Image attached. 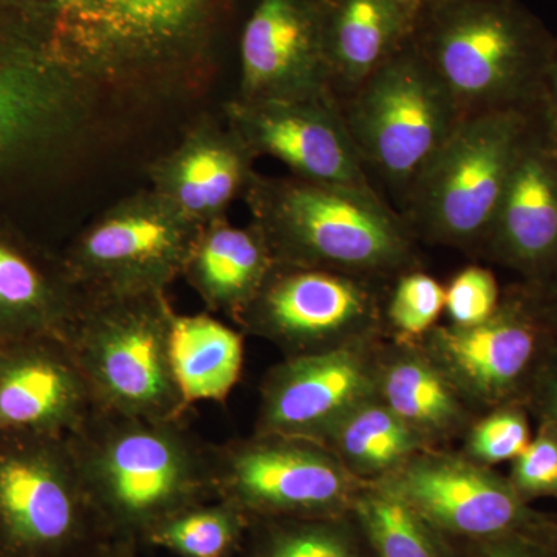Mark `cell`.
<instances>
[{
    "instance_id": "obj_1",
    "label": "cell",
    "mask_w": 557,
    "mask_h": 557,
    "mask_svg": "<svg viewBox=\"0 0 557 557\" xmlns=\"http://www.w3.org/2000/svg\"><path fill=\"white\" fill-rule=\"evenodd\" d=\"M226 0H0V32L95 90L174 83L207 58Z\"/></svg>"
},
{
    "instance_id": "obj_2",
    "label": "cell",
    "mask_w": 557,
    "mask_h": 557,
    "mask_svg": "<svg viewBox=\"0 0 557 557\" xmlns=\"http://www.w3.org/2000/svg\"><path fill=\"white\" fill-rule=\"evenodd\" d=\"M183 421L98 409L69 437L110 537L143 544L175 512L215 498L212 446L203 445Z\"/></svg>"
},
{
    "instance_id": "obj_3",
    "label": "cell",
    "mask_w": 557,
    "mask_h": 557,
    "mask_svg": "<svg viewBox=\"0 0 557 557\" xmlns=\"http://www.w3.org/2000/svg\"><path fill=\"white\" fill-rule=\"evenodd\" d=\"M244 200L277 263L370 281L412 269L416 234L379 190L256 172Z\"/></svg>"
},
{
    "instance_id": "obj_4",
    "label": "cell",
    "mask_w": 557,
    "mask_h": 557,
    "mask_svg": "<svg viewBox=\"0 0 557 557\" xmlns=\"http://www.w3.org/2000/svg\"><path fill=\"white\" fill-rule=\"evenodd\" d=\"M413 44L463 119L547 102L555 36L520 0H428Z\"/></svg>"
},
{
    "instance_id": "obj_5",
    "label": "cell",
    "mask_w": 557,
    "mask_h": 557,
    "mask_svg": "<svg viewBox=\"0 0 557 557\" xmlns=\"http://www.w3.org/2000/svg\"><path fill=\"white\" fill-rule=\"evenodd\" d=\"M544 109L494 110L461 119L403 203L401 215L416 237L480 249Z\"/></svg>"
},
{
    "instance_id": "obj_6",
    "label": "cell",
    "mask_w": 557,
    "mask_h": 557,
    "mask_svg": "<svg viewBox=\"0 0 557 557\" xmlns=\"http://www.w3.org/2000/svg\"><path fill=\"white\" fill-rule=\"evenodd\" d=\"M166 293L86 298L67 346L98 408L148 420H185L170 359Z\"/></svg>"
},
{
    "instance_id": "obj_7",
    "label": "cell",
    "mask_w": 557,
    "mask_h": 557,
    "mask_svg": "<svg viewBox=\"0 0 557 557\" xmlns=\"http://www.w3.org/2000/svg\"><path fill=\"white\" fill-rule=\"evenodd\" d=\"M110 541L69 438L0 432V557H95Z\"/></svg>"
},
{
    "instance_id": "obj_8",
    "label": "cell",
    "mask_w": 557,
    "mask_h": 557,
    "mask_svg": "<svg viewBox=\"0 0 557 557\" xmlns=\"http://www.w3.org/2000/svg\"><path fill=\"white\" fill-rule=\"evenodd\" d=\"M338 101L366 168L401 205L463 119L413 40Z\"/></svg>"
},
{
    "instance_id": "obj_9",
    "label": "cell",
    "mask_w": 557,
    "mask_h": 557,
    "mask_svg": "<svg viewBox=\"0 0 557 557\" xmlns=\"http://www.w3.org/2000/svg\"><path fill=\"white\" fill-rule=\"evenodd\" d=\"M100 91L0 32V188L46 177L83 146Z\"/></svg>"
},
{
    "instance_id": "obj_10",
    "label": "cell",
    "mask_w": 557,
    "mask_h": 557,
    "mask_svg": "<svg viewBox=\"0 0 557 557\" xmlns=\"http://www.w3.org/2000/svg\"><path fill=\"white\" fill-rule=\"evenodd\" d=\"M152 189L131 194L81 231L61 255L84 298L166 293L199 233Z\"/></svg>"
},
{
    "instance_id": "obj_11",
    "label": "cell",
    "mask_w": 557,
    "mask_h": 557,
    "mask_svg": "<svg viewBox=\"0 0 557 557\" xmlns=\"http://www.w3.org/2000/svg\"><path fill=\"white\" fill-rule=\"evenodd\" d=\"M556 343L555 322L525 282L502 296L496 313L482 324L429 330L428 355L461 397L494 410L525 406Z\"/></svg>"
},
{
    "instance_id": "obj_12",
    "label": "cell",
    "mask_w": 557,
    "mask_h": 557,
    "mask_svg": "<svg viewBox=\"0 0 557 557\" xmlns=\"http://www.w3.org/2000/svg\"><path fill=\"white\" fill-rule=\"evenodd\" d=\"M214 496L249 519H319L355 497L358 479L313 440L260 435L212 448Z\"/></svg>"
},
{
    "instance_id": "obj_13",
    "label": "cell",
    "mask_w": 557,
    "mask_h": 557,
    "mask_svg": "<svg viewBox=\"0 0 557 557\" xmlns=\"http://www.w3.org/2000/svg\"><path fill=\"white\" fill-rule=\"evenodd\" d=\"M380 319L370 278L276 262L237 324L298 357L364 341Z\"/></svg>"
},
{
    "instance_id": "obj_14",
    "label": "cell",
    "mask_w": 557,
    "mask_h": 557,
    "mask_svg": "<svg viewBox=\"0 0 557 557\" xmlns=\"http://www.w3.org/2000/svg\"><path fill=\"white\" fill-rule=\"evenodd\" d=\"M223 120L256 159L273 157L293 177L376 190L335 95L293 101L233 98L223 104Z\"/></svg>"
},
{
    "instance_id": "obj_15",
    "label": "cell",
    "mask_w": 557,
    "mask_h": 557,
    "mask_svg": "<svg viewBox=\"0 0 557 557\" xmlns=\"http://www.w3.org/2000/svg\"><path fill=\"white\" fill-rule=\"evenodd\" d=\"M364 341L287 357L260 391L256 434L321 443L361 403L376 397L379 364Z\"/></svg>"
},
{
    "instance_id": "obj_16",
    "label": "cell",
    "mask_w": 557,
    "mask_h": 557,
    "mask_svg": "<svg viewBox=\"0 0 557 557\" xmlns=\"http://www.w3.org/2000/svg\"><path fill=\"white\" fill-rule=\"evenodd\" d=\"M325 0H259L240 36L242 101L333 95L325 53Z\"/></svg>"
},
{
    "instance_id": "obj_17",
    "label": "cell",
    "mask_w": 557,
    "mask_h": 557,
    "mask_svg": "<svg viewBox=\"0 0 557 557\" xmlns=\"http://www.w3.org/2000/svg\"><path fill=\"white\" fill-rule=\"evenodd\" d=\"M375 482L408 502L435 530L491 539L530 523L527 502L509 480L469 457L418 453Z\"/></svg>"
},
{
    "instance_id": "obj_18",
    "label": "cell",
    "mask_w": 557,
    "mask_h": 557,
    "mask_svg": "<svg viewBox=\"0 0 557 557\" xmlns=\"http://www.w3.org/2000/svg\"><path fill=\"white\" fill-rule=\"evenodd\" d=\"M480 249L531 285L556 263L557 143L547 106L520 150Z\"/></svg>"
},
{
    "instance_id": "obj_19",
    "label": "cell",
    "mask_w": 557,
    "mask_h": 557,
    "mask_svg": "<svg viewBox=\"0 0 557 557\" xmlns=\"http://www.w3.org/2000/svg\"><path fill=\"white\" fill-rule=\"evenodd\" d=\"M98 408L67 343L30 338L0 344V432L72 437Z\"/></svg>"
},
{
    "instance_id": "obj_20",
    "label": "cell",
    "mask_w": 557,
    "mask_h": 557,
    "mask_svg": "<svg viewBox=\"0 0 557 557\" xmlns=\"http://www.w3.org/2000/svg\"><path fill=\"white\" fill-rule=\"evenodd\" d=\"M255 153L225 120L207 116L148 166L150 189L193 225L226 218L256 175Z\"/></svg>"
},
{
    "instance_id": "obj_21",
    "label": "cell",
    "mask_w": 557,
    "mask_h": 557,
    "mask_svg": "<svg viewBox=\"0 0 557 557\" xmlns=\"http://www.w3.org/2000/svg\"><path fill=\"white\" fill-rule=\"evenodd\" d=\"M62 259L0 222V344L67 341L84 306Z\"/></svg>"
},
{
    "instance_id": "obj_22",
    "label": "cell",
    "mask_w": 557,
    "mask_h": 557,
    "mask_svg": "<svg viewBox=\"0 0 557 557\" xmlns=\"http://www.w3.org/2000/svg\"><path fill=\"white\" fill-rule=\"evenodd\" d=\"M421 10L409 0H325V53L338 100L412 42Z\"/></svg>"
},
{
    "instance_id": "obj_23",
    "label": "cell",
    "mask_w": 557,
    "mask_h": 557,
    "mask_svg": "<svg viewBox=\"0 0 557 557\" xmlns=\"http://www.w3.org/2000/svg\"><path fill=\"white\" fill-rule=\"evenodd\" d=\"M276 260L265 237L252 223L236 226L228 218L201 226L182 277L209 311L239 321Z\"/></svg>"
},
{
    "instance_id": "obj_24",
    "label": "cell",
    "mask_w": 557,
    "mask_h": 557,
    "mask_svg": "<svg viewBox=\"0 0 557 557\" xmlns=\"http://www.w3.org/2000/svg\"><path fill=\"white\" fill-rule=\"evenodd\" d=\"M170 359L175 383L189 408L197 403H223L240 380L244 338L209 313L175 311Z\"/></svg>"
},
{
    "instance_id": "obj_25",
    "label": "cell",
    "mask_w": 557,
    "mask_h": 557,
    "mask_svg": "<svg viewBox=\"0 0 557 557\" xmlns=\"http://www.w3.org/2000/svg\"><path fill=\"white\" fill-rule=\"evenodd\" d=\"M376 397L423 442L454 434L467 420L460 392L429 355L409 351L379 364Z\"/></svg>"
},
{
    "instance_id": "obj_26",
    "label": "cell",
    "mask_w": 557,
    "mask_h": 557,
    "mask_svg": "<svg viewBox=\"0 0 557 557\" xmlns=\"http://www.w3.org/2000/svg\"><path fill=\"white\" fill-rule=\"evenodd\" d=\"M321 445L327 446L355 478L380 480L420 453L424 442L373 397L350 410Z\"/></svg>"
},
{
    "instance_id": "obj_27",
    "label": "cell",
    "mask_w": 557,
    "mask_h": 557,
    "mask_svg": "<svg viewBox=\"0 0 557 557\" xmlns=\"http://www.w3.org/2000/svg\"><path fill=\"white\" fill-rule=\"evenodd\" d=\"M248 527L242 509L211 498L175 512L153 528L143 544L177 557H233Z\"/></svg>"
},
{
    "instance_id": "obj_28",
    "label": "cell",
    "mask_w": 557,
    "mask_h": 557,
    "mask_svg": "<svg viewBox=\"0 0 557 557\" xmlns=\"http://www.w3.org/2000/svg\"><path fill=\"white\" fill-rule=\"evenodd\" d=\"M354 507L380 557H445L435 528L408 502L380 483L357 491Z\"/></svg>"
},
{
    "instance_id": "obj_29",
    "label": "cell",
    "mask_w": 557,
    "mask_h": 557,
    "mask_svg": "<svg viewBox=\"0 0 557 557\" xmlns=\"http://www.w3.org/2000/svg\"><path fill=\"white\" fill-rule=\"evenodd\" d=\"M270 523L255 557H359L346 537L319 519H258Z\"/></svg>"
},
{
    "instance_id": "obj_30",
    "label": "cell",
    "mask_w": 557,
    "mask_h": 557,
    "mask_svg": "<svg viewBox=\"0 0 557 557\" xmlns=\"http://www.w3.org/2000/svg\"><path fill=\"white\" fill-rule=\"evenodd\" d=\"M530 442L525 406H504L490 410L472 426L467 443L468 457L491 468L515 460Z\"/></svg>"
},
{
    "instance_id": "obj_31",
    "label": "cell",
    "mask_w": 557,
    "mask_h": 557,
    "mask_svg": "<svg viewBox=\"0 0 557 557\" xmlns=\"http://www.w3.org/2000/svg\"><path fill=\"white\" fill-rule=\"evenodd\" d=\"M446 288L421 271L399 274L387 302V319L403 335H426L445 310Z\"/></svg>"
},
{
    "instance_id": "obj_32",
    "label": "cell",
    "mask_w": 557,
    "mask_h": 557,
    "mask_svg": "<svg viewBox=\"0 0 557 557\" xmlns=\"http://www.w3.org/2000/svg\"><path fill=\"white\" fill-rule=\"evenodd\" d=\"M500 300L496 276L483 267L469 265L446 288L445 310L450 324L472 327L493 317Z\"/></svg>"
},
{
    "instance_id": "obj_33",
    "label": "cell",
    "mask_w": 557,
    "mask_h": 557,
    "mask_svg": "<svg viewBox=\"0 0 557 557\" xmlns=\"http://www.w3.org/2000/svg\"><path fill=\"white\" fill-rule=\"evenodd\" d=\"M509 483L522 500L557 497V434L539 424L536 437L511 461Z\"/></svg>"
},
{
    "instance_id": "obj_34",
    "label": "cell",
    "mask_w": 557,
    "mask_h": 557,
    "mask_svg": "<svg viewBox=\"0 0 557 557\" xmlns=\"http://www.w3.org/2000/svg\"><path fill=\"white\" fill-rule=\"evenodd\" d=\"M525 408L534 413L539 424L557 434V343L531 387Z\"/></svg>"
},
{
    "instance_id": "obj_35",
    "label": "cell",
    "mask_w": 557,
    "mask_h": 557,
    "mask_svg": "<svg viewBox=\"0 0 557 557\" xmlns=\"http://www.w3.org/2000/svg\"><path fill=\"white\" fill-rule=\"evenodd\" d=\"M475 557H547L533 542L518 533L487 539L485 547Z\"/></svg>"
},
{
    "instance_id": "obj_36",
    "label": "cell",
    "mask_w": 557,
    "mask_h": 557,
    "mask_svg": "<svg viewBox=\"0 0 557 557\" xmlns=\"http://www.w3.org/2000/svg\"><path fill=\"white\" fill-rule=\"evenodd\" d=\"M531 285V284H530ZM547 309L549 318L553 319L557 329V260L553 269L548 271L547 276L542 278L539 284L533 285Z\"/></svg>"
},
{
    "instance_id": "obj_37",
    "label": "cell",
    "mask_w": 557,
    "mask_h": 557,
    "mask_svg": "<svg viewBox=\"0 0 557 557\" xmlns=\"http://www.w3.org/2000/svg\"><path fill=\"white\" fill-rule=\"evenodd\" d=\"M547 115L549 123L557 127V36L553 46L552 62H549L547 79Z\"/></svg>"
},
{
    "instance_id": "obj_38",
    "label": "cell",
    "mask_w": 557,
    "mask_h": 557,
    "mask_svg": "<svg viewBox=\"0 0 557 557\" xmlns=\"http://www.w3.org/2000/svg\"><path fill=\"white\" fill-rule=\"evenodd\" d=\"M138 545L131 539H113L95 557H137Z\"/></svg>"
},
{
    "instance_id": "obj_39",
    "label": "cell",
    "mask_w": 557,
    "mask_h": 557,
    "mask_svg": "<svg viewBox=\"0 0 557 557\" xmlns=\"http://www.w3.org/2000/svg\"><path fill=\"white\" fill-rule=\"evenodd\" d=\"M409 2L417 3L418 7H421V9H423L424 3H426L428 0H409Z\"/></svg>"
},
{
    "instance_id": "obj_40",
    "label": "cell",
    "mask_w": 557,
    "mask_h": 557,
    "mask_svg": "<svg viewBox=\"0 0 557 557\" xmlns=\"http://www.w3.org/2000/svg\"><path fill=\"white\" fill-rule=\"evenodd\" d=\"M549 124H552V123H549ZM552 129H553V134H555L556 143H557V127L553 126V124H552Z\"/></svg>"
}]
</instances>
